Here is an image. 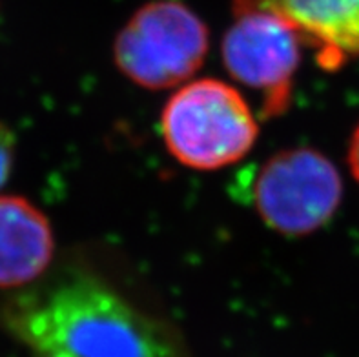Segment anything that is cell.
I'll list each match as a JSON object with an SVG mask.
<instances>
[{
	"instance_id": "cell-1",
	"label": "cell",
	"mask_w": 359,
	"mask_h": 357,
	"mask_svg": "<svg viewBox=\"0 0 359 357\" xmlns=\"http://www.w3.org/2000/svg\"><path fill=\"white\" fill-rule=\"evenodd\" d=\"M33 357H177L157 323L95 279H73L8 314Z\"/></svg>"
},
{
	"instance_id": "cell-2",
	"label": "cell",
	"mask_w": 359,
	"mask_h": 357,
	"mask_svg": "<svg viewBox=\"0 0 359 357\" xmlns=\"http://www.w3.org/2000/svg\"><path fill=\"white\" fill-rule=\"evenodd\" d=\"M161 133L182 166L221 170L250 151L259 126L236 88L215 79H199L184 84L164 105Z\"/></svg>"
},
{
	"instance_id": "cell-3",
	"label": "cell",
	"mask_w": 359,
	"mask_h": 357,
	"mask_svg": "<svg viewBox=\"0 0 359 357\" xmlns=\"http://www.w3.org/2000/svg\"><path fill=\"white\" fill-rule=\"evenodd\" d=\"M208 29L188 6L157 0L142 6L115 39L117 68L146 90H166L191 77L208 53Z\"/></svg>"
},
{
	"instance_id": "cell-4",
	"label": "cell",
	"mask_w": 359,
	"mask_h": 357,
	"mask_svg": "<svg viewBox=\"0 0 359 357\" xmlns=\"http://www.w3.org/2000/svg\"><path fill=\"white\" fill-rule=\"evenodd\" d=\"M341 175L312 148L283 149L264 161L250 182V201L264 224L288 237L327 224L341 203Z\"/></svg>"
},
{
	"instance_id": "cell-5",
	"label": "cell",
	"mask_w": 359,
	"mask_h": 357,
	"mask_svg": "<svg viewBox=\"0 0 359 357\" xmlns=\"http://www.w3.org/2000/svg\"><path fill=\"white\" fill-rule=\"evenodd\" d=\"M299 35L269 13L236 15L221 46L226 72L259 93L264 117H278L290 106L301 60Z\"/></svg>"
},
{
	"instance_id": "cell-6",
	"label": "cell",
	"mask_w": 359,
	"mask_h": 357,
	"mask_svg": "<svg viewBox=\"0 0 359 357\" xmlns=\"http://www.w3.org/2000/svg\"><path fill=\"white\" fill-rule=\"evenodd\" d=\"M233 13H269L299 35L325 69L359 55V0H232Z\"/></svg>"
},
{
	"instance_id": "cell-7",
	"label": "cell",
	"mask_w": 359,
	"mask_h": 357,
	"mask_svg": "<svg viewBox=\"0 0 359 357\" xmlns=\"http://www.w3.org/2000/svg\"><path fill=\"white\" fill-rule=\"evenodd\" d=\"M55 252L50 221L29 201L0 195V286L26 285L50 267Z\"/></svg>"
},
{
	"instance_id": "cell-8",
	"label": "cell",
	"mask_w": 359,
	"mask_h": 357,
	"mask_svg": "<svg viewBox=\"0 0 359 357\" xmlns=\"http://www.w3.org/2000/svg\"><path fill=\"white\" fill-rule=\"evenodd\" d=\"M15 159V133L0 122V188L6 184Z\"/></svg>"
},
{
	"instance_id": "cell-9",
	"label": "cell",
	"mask_w": 359,
	"mask_h": 357,
	"mask_svg": "<svg viewBox=\"0 0 359 357\" xmlns=\"http://www.w3.org/2000/svg\"><path fill=\"white\" fill-rule=\"evenodd\" d=\"M348 164H351L355 181L359 182V126L355 128L354 135L351 139V146H348Z\"/></svg>"
}]
</instances>
